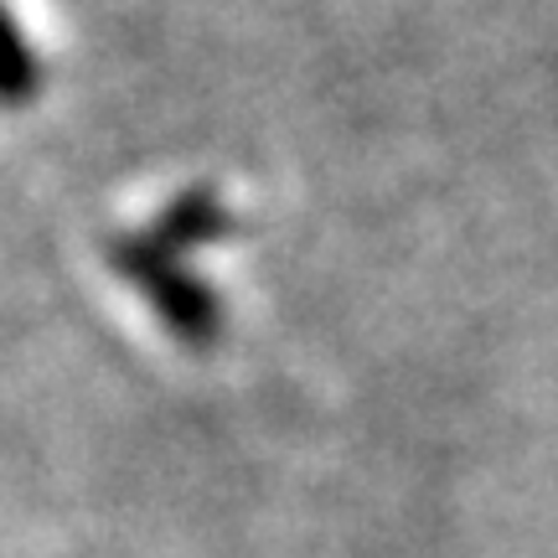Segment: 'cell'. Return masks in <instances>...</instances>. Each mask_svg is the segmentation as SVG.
Returning a JSON list of instances; mask_svg holds the SVG:
<instances>
[{
  "instance_id": "1",
  "label": "cell",
  "mask_w": 558,
  "mask_h": 558,
  "mask_svg": "<svg viewBox=\"0 0 558 558\" xmlns=\"http://www.w3.org/2000/svg\"><path fill=\"white\" fill-rule=\"evenodd\" d=\"M109 259L120 269L140 295L150 300V311L160 316V326L181 337L186 347H207V341L222 331V311H218V295L213 284L192 279L186 269L177 264V254H166L150 233L145 239H124L109 248Z\"/></svg>"
},
{
  "instance_id": "3",
  "label": "cell",
  "mask_w": 558,
  "mask_h": 558,
  "mask_svg": "<svg viewBox=\"0 0 558 558\" xmlns=\"http://www.w3.org/2000/svg\"><path fill=\"white\" fill-rule=\"evenodd\" d=\"M37 88H41L37 52H32V41L21 37L11 5L0 0V104H5V109H21Z\"/></svg>"
},
{
  "instance_id": "2",
  "label": "cell",
  "mask_w": 558,
  "mask_h": 558,
  "mask_svg": "<svg viewBox=\"0 0 558 558\" xmlns=\"http://www.w3.org/2000/svg\"><path fill=\"white\" fill-rule=\"evenodd\" d=\"M228 233V207L213 186H192V192H181L166 213L156 218L150 228V239L166 248V254H181V248H197V243H213Z\"/></svg>"
}]
</instances>
